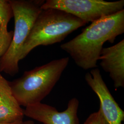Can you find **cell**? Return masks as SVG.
Wrapping results in <instances>:
<instances>
[{"mask_svg": "<svg viewBox=\"0 0 124 124\" xmlns=\"http://www.w3.org/2000/svg\"><path fill=\"white\" fill-rule=\"evenodd\" d=\"M124 33V9L92 23L75 38L61 45L75 64L88 70L98 67L103 45Z\"/></svg>", "mask_w": 124, "mask_h": 124, "instance_id": "cell-1", "label": "cell"}, {"mask_svg": "<svg viewBox=\"0 0 124 124\" xmlns=\"http://www.w3.org/2000/svg\"><path fill=\"white\" fill-rule=\"evenodd\" d=\"M69 57L53 60L30 71L9 85L14 97L20 106L41 102L59 80L69 62Z\"/></svg>", "mask_w": 124, "mask_h": 124, "instance_id": "cell-2", "label": "cell"}, {"mask_svg": "<svg viewBox=\"0 0 124 124\" xmlns=\"http://www.w3.org/2000/svg\"><path fill=\"white\" fill-rule=\"evenodd\" d=\"M86 24L79 18L60 10H42L23 45L19 61L36 47L61 42L71 33Z\"/></svg>", "mask_w": 124, "mask_h": 124, "instance_id": "cell-3", "label": "cell"}, {"mask_svg": "<svg viewBox=\"0 0 124 124\" xmlns=\"http://www.w3.org/2000/svg\"><path fill=\"white\" fill-rule=\"evenodd\" d=\"M14 18V30L9 48L0 58V72L11 76L19 71V57L23 45L29 35L45 0H9Z\"/></svg>", "mask_w": 124, "mask_h": 124, "instance_id": "cell-4", "label": "cell"}, {"mask_svg": "<svg viewBox=\"0 0 124 124\" xmlns=\"http://www.w3.org/2000/svg\"><path fill=\"white\" fill-rule=\"evenodd\" d=\"M124 0L106 1L103 0H47L42 10L53 8L62 10L83 20L86 23L124 10Z\"/></svg>", "mask_w": 124, "mask_h": 124, "instance_id": "cell-5", "label": "cell"}, {"mask_svg": "<svg viewBox=\"0 0 124 124\" xmlns=\"http://www.w3.org/2000/svg\"><path fill=\"white\" fill-rule=\"evenodd\" d=\"M87 84L98 96L100 101L99 109L108 124H122L124 112L116 102L102 78L98 68L92 69L85 76Z\"/></svg>", "mask_w": 124, "mask_h": 124, "instance_id": "cell-6", "label": "cell"}, {"mask_svg": "<svg viewBox=\"0 0 124 124\" xmlns=\"http://www.w3.org/2000/svg\"><path fill=\"white\" fill-rule=\"evenodd\" d=\"M79 101L72 98L64 111L58 112L57 108L41 102L25 107L24 115L43 124H79L78 110Z\"/></svg>", "mask_w": 124, "mask_h": 124, "instance_id": "cell-7", "label": "cell"}, {"mask_svg": "<svg viewBox=\"0 0 124 124\" xmlns=\"http://www.w3.org/2000/svg\"><path fill=\"white\" fill-rule=\"evenodd\" d=\"M99 60L103 70L109 73L116 89L124 87V40L108 47H103Z\"/></svg>", "mask_w": 124, "mask_h": 124, "instance_id": "cell-8", "label": "cell"}, {"mask_svg": "<svg viewBox=\"0 0 124 124\" xmlns=\"http://www.w3.org/2000/svg\"><path fill=\"white\" fill-rule=\"evenodd\" d=\"M0 123L23 120L24 110L11 91L9 82L0 73Z\"/></svg>", "mask_w": 124, "mask_h": 124, "instance_id": "cell-9", "label": "cell"}, {"mask_svg": "<svg viewBox=\"0 0 124 124\" xmlns=\"http://www.w3.org/2000/svg\"><path fill=\"white\" fill-rule=\"evenodd\" d=\"M13 17V11L9 1L0 0V23Z\"/></svg>", "mask_w": 124, "mask_h": 124, "instance_id": "cell-10", "label": "cell"}, {"mask_svg": "<svg viewBox=\"0 0 124 124\" xmlns=\"http://www.w3.org/2000/svg\"><path fill=\"white\" fill-rule=\"evenodd\" d=\"M84 124H108L104 118L102 112L99 109L97 112L89 115Z\"/></svg>", "mask_w": 124, "mask_h": 124, "instance_id": "cell-11", "label": "cell"}, {"mask_svg": "<svg viewBox=\"0 0 124 124\" xmlns=\"http://www.w3.org/2000/svg\"><path fill=\"white\" fill-rule=\"evenodd\" d=\"M24 122L23 120H19L17 121L11 122V123H0V124H24Z\"/></svg>", "mask_w": 124, "mask_h": 124, "instance_id": "cell-12", "label": "cell"}, {"mask_svg": "<svg viewBox=\"0 0 124 124\" xmlns=\"http://www.w3.org/2000/svg\"><path fill=\"white\" fill-rule=\"evenodd\" d=\"M34 122L32 120H28L24 122V124H32Z\"/></svg>", "mask_w": 124, "mask_h": 124, "instance_id": "cell-13", "label": "cell"}, {"mask_svg": "<svg viewBox=\"0 0 124 124\" xmlns=\"http://www.w3.org/2000/svg\"><path fill=\"white\" fill-rule=\"evenodd\" d=\"M32 124H35V123H34V122H33V123H32Z\"/></svg>", "mask_w": 124, "mask_h": 124, "instance_id": "cell-14", "label": "cell"}, {"mask_svg": "<svg viewBox=\"0 0 124 124\" xmlns=\"http://www.w3.org/2000/svg\"></svg>", "mask_w": 124, "mask_h": 124, "instance_id": "cell-15", "label": "cell"}]
</instances>
